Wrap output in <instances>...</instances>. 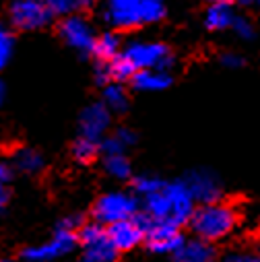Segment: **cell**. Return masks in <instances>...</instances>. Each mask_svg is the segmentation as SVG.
I'll return each instance as SVG.
<instances>
[{
  "instance_id": "cell-1",
  "label": "cell",
  "mask_w": 260,
  "mask_h": 262,
  "mask_svg": "<svg viewBox=\"0 0 260 262\" xmlns=\"http://www.w3.org/2000/svg\"><path fill=\"white\" fill-rule=\"evenodd\" d=\"M141 213L153 223H169L184 227L190 223V217L197 209V203L190 196L186 184L182 180L163 182V186L141 199Z\"/></svg>"
},
{
  "instance_id": "cell-2",
  "label": "cell",
  "mask_w": 260,
  "mask_h": 262,
  "mask_svg": "<svg viewBox=\"0 0 260 262\" xmlns=\"http://www.w3.org/2000/svg\"><path fill=\"white\" fill-rule=\"evenodd\" d=\"M237 209L229 203L217 201L209 205H199L190 217V229L203 242H219L227 237L237 227Z\"/></svg>"
},
{
  "instance_id": "cell-3",
  "label": "cell",
  "mask_w": 260,
  "mask_h": 262,
  "mask_svg": "<svg viewBox=\"0 0 260 262\" xmlns=\"http://www.w3.org/2000/svg\"><path fill=\"white\" fill-rule=\"evenodd\" d=\"M85 225L83 217L79 215H71L67 219H62L56 227V231L52 233L50 239L29 246L21 252V258L25 262H52L60 256H67L73 252V248L79 244V229Z\"/></svg>"
},
{
  "instance_id": "cell-4",
  "label": "cell",
  "mask_w": 260,
  "mask_h": 262,
  "mask_svg": "<svg viewBox=\"0 0 260 262\" xmlns=\"http://www.w3.org/2000/svg\"><path fill=\"white\" fill-rule=\"evenodd\" d=\"M130 67L137 71H167L174 67V54L161 41H130L122 48L120 54Z\"/></svg>"
},
{
  "instance_id": "cell-5",
  "label": "cell",
  "mask_w": 260,
  "mask_h": 262,
  "mask_svg": "<svg viewBox=\"0 0 260 262\" xmlns=\"http://www.w3.org/2000/svg\"><path fill=\"white\" fill-rule=\"evenodd\" d=\"M139 213H141L139 199L135 194H128L122 190L101 194L91 209L93 221L103 225V227L114 225V223L124 221V219H130V217H137Z\"/></svg>"
},
{
  "instance_id": "cell-6",
  "label": "cell",
  "mask_w": 260,
  "mask_h": 262,
  "mask_svg": "<svg viewBox=\"0 0 260 262\" xmlns=\"http://www.w3.org/2000/svg\"><path fill=\"white\" fill-rule=\"evenodd\" d=\"M79 244H81V262H116L118 250L107 237V229L95 221L85 223L79 229Z\"/></svg>"
},
{
  "instance_id": "cell-7",
  "label": "cell",
  "mask_w": 260,
  "mask_h": 262,
  "mask_svg": "<svg viewBox=\"0 0 260 262\" xmlns=\"http://www.w3.org/2000/svg\"><path fill=\"white\" fill-rule=\"evenodd\" d=\"M52 13L44 0H13L9 7V21L21 31H37L50 25Z\"/></svg>"
},
{
  "instance_id": "cell-8",
  "label": "cell",
  "mask_w": 260,
  "mask_h": 262,
  "mask_svg": "<svg viewBox=\"0 0 260 262\" xmlns=\"http://www.w3.org/2000/svg\"><path fill=\"white\" fill-rule=\"evenodd\" d=\"M147 227H149V219L143 213H139L137 217L118 221L114 225H107L105 229H107V237L114 244V248L118 252H128V250H135L137 246L145 244Z\"/></svg>"
},
{
  "instance_id": "cell-9",
  "label": "cell",
  "mask_w": 260,
  "mask_h": 262,
  "mask_svg": "<svg viewBox=\"0 0 260 262\" xmlns=\"http://www.w3.org/2000/svg\"><path fill=\"white\" fill-rule=\"evenodd\" d=\"M58 33H60L64 43L77 52H81V54H91L95 39H97L95 29L91 27V23L83 15L64 17L58 25Z\"/></svg>"
},
{
  "instance_id": "cell-10",
  "label": "cell",
  "mask_w": 260,
  "mask_h": 262,
  "mask_svg": "<svg viewBox=\"0 0 260 262\" xmlns=\"http://www.w3.org/2000/svg\"><path fill=\"white\" fill-rule=\"evenodd\" d=\"M190 192V196L194 199V203L199 205H209V203H217L221 201V180L211 171V169H192L184 176L182 180Z\"/></svg>"
},
{
  "instance_id": "cell-11",
  "label": "cell",
  "mask_w": 260,
  "mask_h": 262,
  "mask_svg": "<svg viewBox=\"0 0 260 262\" xmlns=\"http://www.w3.org/2000/svg\"><path fill=\"white\" fill-rule=\"evenodd\" d=\"M110 124H112V112L101 101L89 103L79 118V137L101 143L107 137Z\"/></svg>"
},
{
  "instance_id": "cell-12",
  "label": "cell",
  "mask_w": 260,
  "mask_h": 262,
  "mask_svg": "<svg viewBox=\"0 0 260 262\" xmlns=\"http://www.w3.org/2000/svg\"><path fill=\"white\" fill-rule=\"evenodd\" d=\"M186 242L182 227L178 225H169V223H153L149 221L147 227V235H145V244L153 254H176L182 244Z\"/></svg>"
},
{
  "instance_id": "cell-13",
  "label": "cell",
  "mask_w": 260,
  "mask_h": 262,
  "mask_svg": "<svg viewBox=\"0 0 260 262\" xmlns=\"http://www.w3.org/2000/svg\"><path fill=\"white\" fill-rule=\"evenodd\" d=\"M143 0H107L103 9V19L114 29H135L141 27L139 5Z\"/></svg>"
},
{
  "instance_id": "cell-14",
  "label": "cell",
  "mask_w": 260,
  "mask_h": 262,
  "mask_svg": "<svg viewBox=\"0 0 260 262\" xmlns=\"http://www.w3.org/2000/svg\"><path fill=\"white\" fill-rule=\"evenodd\" d=\"M174 262H217L213 244L203 239H186L182 248L174 254Z\"/></svg>"
},
{
  "instance_id": "cell-15",
  "label": "cell",
  "mask_w": 260,
  "mask_h": 262,
  "mask_svg": "<svg viewBox=\"0 0 260 262\" xmlns=\"http://www.w3.org/2000/svg\"><path fill=\"white\" fill-rule=\"evenodd\" d=\"M130 85H133L137 91H147V93H157L163 91L171 85V75L167 71H137L130 79Z\"/></svg>"
},
{
  "instance_id": "cell-16",
  "label": "cell",
  "mask_w": 260,
  "mask_h": 262,
  "mask_svg": "<svg viewBox=\"0 0 260 262\" xmlns=\"http://www.w3.org/2000/svg\"><path fill=\"white\" fill-rule=\"evenodd\" d=\"M11 161H13V167L17 171L25 173V176H35L46 165L44 155L37 149H31V147H17L11 155Z\"/></svg>"
},
{
  "instance_id": "cell-17",
  "label": "cell",
  "mask_w": 260,
  "mask_h": 262,
  "mask_svg": "<svg viewBox=\"0 0 260 262\" xmlns=\"http://www.w3.org/2000/svg\"><path fill=\"white\" fill-rule=\"evenodd\" d=\"M233 19H235V13L229 3H215V5H209L205 11V27L211 31L231 29Z\"/></svg>"
},
{
  "instance_id": "cell-18",
  "label": "cell",
  "mask_w": 260,
  "mask_h": 262,
  "mask_svg": "<svg viewBox=\"0 0 260 262\" xmlns=\"http://www.w3.org/2000/svg\"><path fill=\"white\" fill-rule=\"evenodd\" d=\"M122 48H124L122 39L114 31H105V33L97 35L91 56L95 58V62H112L122 54Z\"/></svg>"
},
{
  "instance_id": "cell-19",
  "label": "cell",
  "mask_w": 260,
  "mask_h": 262,
  "mask_svg": "<svg viewBox=\"0 0 260 262\" xmlns=\"http://www.w3.org/2000/svg\"><path fill=\"white\" fill-rule=\"evenodd\" d=\"M135 141H137V137L130 128H118V130H114V135H110L101 141V153L103 155L126 153L130 147L135 145Z\"/></svg>"
},
{
  "instance_id": "cell-20",
  "label": "cell",
  "mask_w": 260,
  "mask_h": 262,
  "mask_svg": "<svg viewBox=\"0 0 260 262\" xmlns=\"http://www.w3.org/2000/svg\"><path fill=\"white\" fill-rule=\"evenodd\" d=\"M48 11L54 17H71V15H81L83 11H89L95 0H44Z\"/></svg>"
},
{
  "instance_id": "cell-21",
  "label": "cell",
  "mask_w": 260,
  "mask_h": 262,
  "mask_svg": "<svg viewBox=\"0 0 260 262\" xmlns=\"http://www.w3.org/2000/svg\"><path fill=\"white\" fill-rule=\"evenodd\" d=\"M103 169L114 180H128L130 176H133V165H130V159L126 157V153L103 155Z\"/></svg>"
},
{
  "instance_id": "cell-22",
  "label": "cell",
  "mask_w": 260,
  "mask_h": 262,
  "mask_svg": "<svg viewBox=\"0 0 260 262\" xmlns=\"http://www.w3.org/2000/svg\"><path fill=\"white\" fill-rule=\"evenodd\" d=\"M110 112H124L128 105V93L122 83H107L103 85V101Z\"/></svg>"
},
{
  "instance_id": "cell-23",
  "label": "cell",
  "mask_w": 260,
  "mask_h": 262,
  "mask_svg": "<svg viewBox=\"0 0 260 262\" xmlns=\"http://www.w3.org/2000/svg\"><path fill=\"white\" fill-rule=\"evenodd\" d=\"M167 15V5L165 0H143L139 5V17L141 25H153L161 21Z\"/></svg>"
},
{
  "instance_id": "cell-24",
  "label": "cell",
  "mask_w": 260,
  "mask_h": 262,
  "mask_svg": "<svg viewBox=\"0 0 260 262\" xmlns=\"http://www.w3.org/2000/svg\"><path fill=\"white\" fill-rule=\"evenodd\" d=\"M99 153H101V143H95V141H89L83 137H79L73 145V157L79 163H91L97 159Z\"/></svg>"
},
{
  "instance_id": "cell-25",
  "label": "cell",
  "mask_w": 260,
  "mask_h": 262,
  "mask_svg": "<svg viewBox=\"0 0 260 262\" xmlns=\"http://www.w3.org/2000/svg\"><path fill=\"white\" fill-rule=\"evenodd\" d=\"M13 52H15V37L5 23H0V73L9 67Z\"/></svg>"
},
{
  "instance_id": "cell-26",
  "label": "cell",
  "mask_w": 260,
  "mask_h": 262,
  "mask_svg": "<svg viewBox=\"0 0 260 262\" xmlns=\"http://www.w3.org/2000/svg\"><path fill=\"white\" fill-rule=\"evenodd\" d=\"M163 182H165V180H161V178H157V176L143 173V176L135 178L133 188H135V194L139 196V199H145V196H149V194L157 192V190L163 186Z\"/></svg>"
},
{
  "instance_id": "cell-27",
  "label": "cell",
  "mask_w": 260,
  "mask_h": 262,
  "mask_svg": "<svg viewBox=\"0 0 260 262\" xmlns=\"http://www.w3.org/2000/svg\"><path fill=\"white\" fill-rule=\"evenodd\" d=\"M11 180H13V169H11V165L0 163V213L7 209V205H9V201H11V188H9Z\"/></svg>"
},
{
  "instance_id": "cell-28",
  "label": "cell",
  "mask_w": 260,
  "mask_h": 262,
  "mask_svg": "<svg viewBox=\"0 0 260 262\" xmlns=\"http://www.w3.org/2000/svg\"><path fill=\"white\" fill-rule=\"evenodd\" d=\"M231 31H233L240 39H244V41H252V39L256 37V27H254V23H252L248 17H237V15H235L233 25H231Z\"/></svg>"
},
{
  "instance_id": "cell-29",
  "label": "cell",
  "mask_w": 260,
  "mask_h": 262,
  "mask_svg": "<svg viewBox=\"0 0 260 262\" xmlns=\"http://www.w3.org/2000/svg\"><path fill=\"white\" fill-rule=\"evenodd\" d=\"M219 62L223 64L225 69H229V71H237V69H242L244 64H246L244 56L237 54V52H223L221 58H219Z\"/></svg>"
},
{
  "instance_id": "cell-30",
  "label": "cell",
  "mask_w": 260,
  "mask_h": 262,
  "mask_svg": "<svg viewBox=\"0 0 260 262\" xmlns=\"http://www.w3.org/2000/svg\"><path fill=\"white\" fill-rule=\"evenodd\" d=\"M223 262H260V256L256 254H229L223 258Z\"/></svg>"
},
{
  "instance_id": "cell-31",
  "label": "cell",
  "mask_w": 260,
  "mask_h": 262,
  "mask_svg": "<svg viewBox=\"0 0 260 262\" xmlns=\"http://www.w3.org/2000/svg\"><path fill=\"white\" fill-rule=\"evenodd\" d=\"M5 101H7V85L0 81V105H3Z\"/></svg>"
},
{
  "instance_id": "cell-32",
  "label": "cell",
  "mask_w": 260,
  "mask_h": 262,
  "mask_svg": "<svg viewBox=\"0 0 260 262\" xmlns=\"http://www.w3.org/2000/svg\"><path fill=\"white\" fill-rule=\"evenodd\" d=\"M209 5H215V3H231V0H207Z\"/></svg>"
},
{
  "instance_id": "cell-33",
  "label": "cell",
  "mask_w": 260,
  "mask_h": 262,
  "mask_svg": "<svg viewBox=\"0 0 260 262\" xmlns=\"http://www.w3.org/2000/svg\"><path fill=\"white\" fill-rule=\"evenodd\" d=\"M254 7H258V11H260V0H256V5Z\"/></svg>"
},
{
  "instance_id": "cell-34",
  "label": "cell",
  "mask_w": 260,
  "mask_h": 262,
  "mask_svg": "<svg viewBox=\"0 0 260 262\" xmlns=\"http://www.w3.org/2000/svg\"><path fill=\"white\" fill-rule=\"evenodd\" d=\"M0 262H11V260H0Z\"/></svg>"
}]
</instances>
